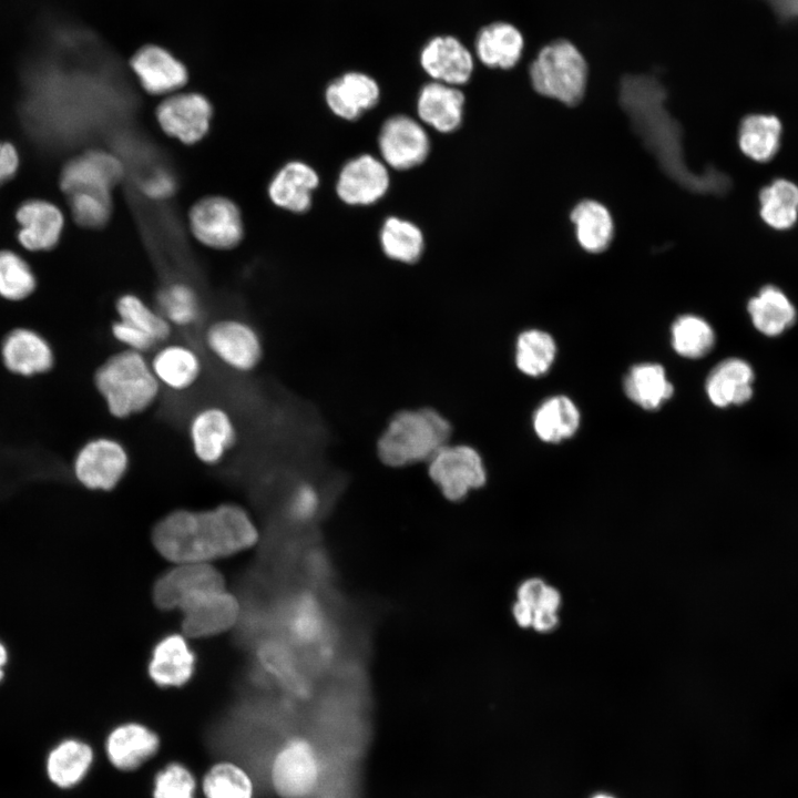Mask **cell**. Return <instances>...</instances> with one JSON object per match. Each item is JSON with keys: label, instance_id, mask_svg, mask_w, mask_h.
Masks as SVG:
<instances>
[{"label": "cell", "instance_id": "cell-1", "mask_svg": "<svg viewBox=\"0 0 798 798\" xmlns=\"http://www.w3.org/2000/svg\"><path fill=\"white\" fill-rule=\"evenodd\" d=\"M258 532L248 512L235 503L208 510L178 509L154 526L156 550L175 563H207L254 545Z\"/></svg>", "mask_w": 798, "mask_h": 798}, {"label": "cell", "instance_id": "cell-2", "mask_svg": "<svg viewBox=\"0 0 798 798\" xmlns=\"http://www.w3.org/2000/svg\"><path fill=\"white\" fill-rule=\"evenodd\" d=\"M94 383L109 413L122 420L149 410L162 388L145 354L124 348L96 369Z\"/></svg>", "mask_w": 798, "mask_h": 798}, {"label": "cell", "instance_id": "cell-3", "mask_svg": "<svg viewBox=\"0 0 798 798\" xmlns=\"http://www.w3.org/2000/svg\"><path fill=\"white\" fill-rule=\"evenodd\" d=\"M451 424L430 408L397 413L378 441V454L390 467L429 461L448 444Z\"/></svg>", "mask_w": 798, "mask_h": 798}, {"label": "cell", "instance_id": "cell-4", "mask_svg": "<svg viewBox=\"0 0 798 798\" xmlns=\"http://www.w3.org/2000/svg\"><path fill=\"white\" fill-rule=\"evenodd\" d=\"M528 75L535 94L570 108L583 101L590 81L585 58L573 43L562 39L538 52Z\"/></svg>", "mask_w": 798, "mask_h": 798}, {"label": "cell", "instance_id": "cell-5", "mask_svg": "<svg viewBox=\"0 0 798 798\" xmlns=\"http://www.w3.org/2000/svg\"><path fill=\"white\" fill-rule=\"evenodd\" d=\"M206 349L232 371L249 374L260 364L264 347L256 328L239 318H221L204 331Z\"/></svg>", "mask_w": 798, "mask_h": 798}, {"label": "cell", "instance_id": "cell-6", "mask_svg": "<svg viewBox=\"0 0 798 798\" xmlns=\"http://www.w3.org/2000/svg\"><path fill=\"white\" fill-rule=\"evenodd\" d=\"M130 453L126 447L112 437H98L88 441L74 460V474L88 489L114 490L130 469Z\"/></svg>", "mask_w": 798, "mask_h": 798}, {"label": "cell", "instance_id": "cell-7", "mask_svg": "<svg viewBox=\"0 0 798 798\" xmlns=\"http://www.w3.org/2000/svg\"><path fill=\"white\" fill-rule=\"evenodd\" d=\"M321 764L317 749L307 740L294 738L276 754L272 781L284 798H309L320 780Z\"/></svg>", "mask_w": 798, "mask_h": 798}, {"label": "cell", "instance_id": "cell-8", "mask_svg": "<svg viewBox=\"0 0 798 798\" xmlns=\"http://www.w3.org/2000/svg\"><path fill=\"white\" fill-rule=\"evenodd\" d=\"M187 433L195 458L207 467L222 463L238 440L233 416L218 405H206L195 410L190 417Z\"/></svg>", "mask_w": 798, "mask_h": 798}, {"label": "cell", "instance_id": "cell-9", "mask_svg": "<svg viewBox=\"0 0 798 798\" xmlns=\"http://www.w3.org/2000/svg\"><path fill=\"white\" fill-rule=\"evenodd\" d=\"M429 475L450 500H460L485 483L480 454L466 444H446L429 460Z\"/></svg>", "mask_w": 798, "mask_h": 798}, {"label": "cell", "instance_id": "cell-10", "mask_svg": "<svg viewBox=\"0 0 798 798\" xmlns=\"http://www.w3.org/2000/svg\"><path fill=\"white\" fill-rule=\"evenodd\" d=\"M188 221L195 238L212 248L234 247L243 237V219L238 207L222 196L198 201L191 208Z\"/></svg>", "mask_w": 798, "mask_h": 798}, {"label": "cell", "instance_id": "cell-11", "mask_svg": "<svg viewBox=\"0 0 798 798\" xmlns=\"http://www.w3.org/2000/svg\"><path fill=\"white\" fill-rule=\"evenodd\" d=\"M378 146L382 161L395 170H410L426 161L430 140L424 127L415 119L399 114L381 126Z\"/></svg>", "mask_w": 798, "mask_h": 798}, {"label": "cell", "instance_id": "cell-12", "mask_svg": "<svg viewBox=\"0 0 798 798\" xmlns=\"http://www.w3.org/2000/svg\"><path fill=\"white\" fill-rule=\"evenodd\" d=\"M213 109L209 101L195 92L173 93L156 109L162 130L185 144L202 140L208 132Z\"/></svg>", "mask_w": 798, "mask_h": 798}, {"label": "cell", "instance_id": "cell-13", "mask_svg": "<svg viewBox=\"0 0 798 798\" xmlns=\"http://www.w3.org/2000/svg\"><path fill=\"white\" fill-rule=\"evenodd\" d=\"M180 610L183 613V631L193 637L212 636L231 628L241 611L237 598L225 587L195 594Z\"/></svg>", "mask_w": 798, "mask_h": 798}, {"label": "cell", "instance_id": "cell-14", "mask_svg": "<svg viewBox=\"0 0 798 798\" xmlns=\"http://www.w3.org/2000/svg\"><path fill=\"white\" fill-rule=\"evenodd\" d=\"M390 176L383 161L361 154L349 160L340 170L336 192L348 205H371L385 196Z\"/></svg>", "mask_w": 798, "mask_h": 798}, {"label": "cell", "instance_id": "cell-15", "mask_svg": "<svg viewBox=\"0 0 798 798\" xmlns=\"http://www.w3.org/2000/svg\"><path fill=\"white\" fill-rule=\"evenodd\" d=\"M224 587L223 575L211 564L180 563L160 576L153 598L160 608L174 610L195 594Z\"/></svg>", "mask_w": 798, "mask_h": 798}, {"label": "cell", "instance_id": "cell-16", "mask_svg": "<svg viewBox=\"0 0 798 798\" xmlns=\"http://www.w3.org/2000/svg\"><path fill=\"white\" fill-rule=\"evenodd\" d=\"M420 64L433 81L453 86L467 83L474 68L470 51L452 35L432 38L420 53Z\"/></svg>", "mask_w": 798, "mask_h": 798}, {"label": "cell", "instance_id": "cell-17", "mask_svg": "<svg viewBox=\"0 0 798 798\" xmlns=\"http://www.w3.org/2000/svg\"><path fill=\"white\" fill-rule=\"evenodd\" d=\"M150 365L161 387L176 392L193 388L203 374L201 355L182 342L161 344L155 348Z\"/></svg>", "mask_w": 798, "mask_h": 798}, {"label": "cell", "instance_id": "cell-18", "mask_svg": "<svg viewBox=\"0 0 798 798\" xmlns=\"http://www.w3.org/2000/svg\"><path fill=\"white\" fill-rule=\"evenodd\" d=\"M131 66L143 89L151 94L174 93L187 82L185 65L158 45L139 49L131 59Z\"/></svg>", "mask_w": 798, "mask_h": 798}, {"label": "cell", "instance_id": "cell-19", "mask_svg": "<svg viewBox=\"0 0 798 798\" xmlns=\"http://www.w3.org/2000/svg\"><path fill=\"white\" fill-rule=\"evenodd\" d=\"M122 175L123 166L114 155L104 151H91L65 165L61 175V187L68 194L76 191L110 193Z\"/></svg>", "mask_w": 798, "mask_h": 798}, {"label": "cell", "instance_id": "cell-20", "mask_svg": "<svg viewBox=\"0 0 798 798\" xmlns=\"http://www.w3.org/2000/svg\"><path fill=\"white\" fill-rule=\"evenodd\" d=\"M380 99L375 79L362 72H347L330 82L325 91L329 110L338 117L354 121L372 109Z\"/></svg>", "mask_w": 798, "mask_h": 798}, {"label": "cell", "instance_id": "cell-21", "mask_svg": "<svg viewBox=\"0 0 798 798\" xmlns=\"http://www.w3.org/2000/svg\"><path fill=\"white\" fill-rule=\"evenodd\" d=\"M195 663V654L185 637L168 634L152 649L149 675L160 686L178 687L192 678Z\"/></svg>", "mask_w": 798, "mask_h": 798}, {"label": "cell", "instance_id": "cell-22", "mask_svg": "<svg viewBox=\"0 0 798 798\" xmlns=\"http://www.w3.org/2000/svg\"><path fill=\"white\" fill-rule=\"evenodd\" d=\"M464 94L458 86L432 81L423 85L417 101L422 123L440 133H452L462 123Z\"/></svg>", "mask_w": 798, "mask_h": 798}, {"label": "cell", "instance_id": "cell-23", "mask_svg": "<svg viewBox=\"0 0 798 798\" xmlns=\"http://www.w3.org/2000/svg\"><path fill=\"white\" fill-rule=\"evenodd\" d=\"M319 185L317 172L301 161L285 164L272 178L268 196L278 207L304 213L311 205L313 192Z\"/></svg>", "mask_w": 798, "mask_h": 798}, {"label": "cell", "instance_id": "cell-24", "mask_svg": "<svg viewBox=\"0 0 798 798\" xmlns=\"http://www.w3.org/2000/svg\"><path fill=\"white\" fill-rule=\"evenodd\" d=\"M20 224L19 242L30 250H44L53 247L63 228V215L53 204L45 201H29L17 212Z\"/></svg>", "mask_w": 798, "mask_h": 798}, {"label": "cell", "instance_id": "cell-25", "mask_svg": "<svg viewBox=\"0 0 798 798\" xmlns=\"http://www.w3.org/2000/svg\"><path fill=\"white\" fill-rule=\"evenodd\" d=\"M579 246L589 254H601L614 237V219L601 202L585 198L577 202L569 215Z\"/></svg>", "mask_w": 798, "mask_h": 798}, {"label": "cell", "instance_id": "cell-26", "mask_svg": "<svg viewBox=\"0 0 798 798\" xmlns=\"http://www.w3.org/2000/svg\"><path fill=\"white\" fill-rule=\"evenodd\" d=\"M522 33L507 22H493L483 27L475 39V53L488 68L509 70L514 68L523 52Z\"/></svg>", "mask_w": 798, "mask_h": 798}, {"label": "cell", "instance_id": "cell-27", "mask_svg": "<svg viewBox=\"0 0 798 798\" xmlns=\"http://www.w3.org/2000/svg\"><path fill=\"white\" fill-rule=\"evenodd\" d=\"M753 380L754 371L748 362L729 358L709 372L705 389L712 403L717 407L741 405L753 395Z\"/></svg>", "mask_w": 798, "mask_h": 798}, {"label": "cell", "instance_id": "cell-28", "mask_svg": "<svg viewBox=\"0 0 798 798\" xmlns=\"http://www.w3.org/2000/svg\"><path fill=\"white\" fill-rule=\"evenodd\" d=\"M158 748V738L140 724H124L109 736L106 749L110 760L120 769H133Z\"/></svg>", "mask_w": 798, "mask_h": 798}, {"label": "cell", "instance_id": "cell-29", "mask_svg": "<svg viewBox=\"0 0 798 798\" xmlns=\"http://www.w3.org/2000/svg\"><path fill=\"white\" fill-rule=\"evenodd\" d=\"M2 356L10 370L22 375L47 371L53 362L49 345L25 329H17L6 338Z\"/></svg>", "mask_w": 798, "mask_h": 798}, {"label": "cell", "instance_id": "cell-30", "mask_svg": "<svg viewBox=\"0 0 798 798\" xmlns=\"http://www.w3.org/2000/svg\"><path fill=\"white\" fill-rule=\"evenodd\" d=\"M754 326L767 336H778L796 321V309L788 297L777 287L768 285L760 289L747 305Z\"/></svg>", "mask_w": 798, "mask_h": 798}, {"label": "cell", "instance_id": "cell-31", "mask_svg": "<svg viewBox=\"0 0 798 798\" xmlns=\"http://www.w3.org/2000/svg\"><path fill=\"white\" fill-rule=\"evenodd\" d=\"M781 123L775 115L750 114L738 130V146L750 160L767 162L780 146Z\"/></svg>", "mask_w": 798, "mask_h": 798}, {"label": "cell", "instance_id": "cell-32", "mask_svg": "<svg viewBox=\"0 0 798 798\" xmlns=\"http://www.w3.org/2000/svg\"><path fill=\"white\" fill-rule=\"evenodd\" d=\"M624 390L637 406L653 410L673 396L674 387L661 365L641 364L631 368L624 380Z\"/></svg>", "mask_w": 798, "mask_h": 798}, {"label": "cell", "instance_id": "cell-33", "mask_svg": "<svg viewBox=\"0 0 798 798\" xmlns=\"http://www.w3.org/2000/svg\"><path fill=\"white\" fill-rule=\"evenodd\" d=\"M580 424V412L571 399L555 396L546 399L533 416V428L544 442H560L572 437Z\"/></svg>", "mask_w": 798, "mask_h": 798}, {"label": "cell", "instance_id": "cell-34", "mask_svg": "<svg viewBox=\"0 0 798 798\" xmlns=\"http://www.w3.org/2000/svg\"><path fill=\"white\" fill-rule=\"evenodd\" d=\"M380 244L388 258L405 264H413L423 253L424 237L415 223L390 216L382 224Z\"/></svg>", "mask_w": 798, "mask_h": 798}, {"label": "cell", "instance_id": "cell-35", "mask_svg": "<svg viewBox=\"0 0 798 798\" xmlns=\"http://www.w3.org/2000/svg\"><path fill=\"white\" fill-rule=\"evenodd\" d=\"M760 216L775 229H788L798 219V186L779 178L765 186L759 194Z\"/></svg>", "mask_w": 798, "mask_h": 798}, {"label": "cell", "instance_id": "cell-36", "mask_svg": "<svg viewBox=\"0 0 798 798\" xmlns=\"http://www.w3.org/2000/svg\"><path fill=\"white\" fill-rule=\"evenodd\" d=\"M92 761L91 748L79 740L69 739L55 747L48 758V775L59 787L79 782Z\"/></svg>", "mask_w": 798, "mask_h": 798}, {"label": "cell", "instance_id": "cell-37", "mask_svg": "<svg viewBox=\"0 0 798 798\" xmlns=\"http://www.w3.org/2000/svg\"><path fill=\"white\" fill-rule=\"evenodd\" d=\"M158 311L172 327L186 328L201 317V301L196 290L184 282H174L157 294Z\"/></svg>", "mask_w": 798, "mask_h": 798}, {"label": "cell", "instance_id": "cell-38", "mask_svg": "<svg viewBox=\"0 0 798 798\" xmlns=\"http://www.w3.org/2000/svg\"><path fill=\"white\" fill-rule=\"evenodd\" d=\"M117 318L150 336L158 346L166 342L173 327L158 311L135 294H123L115 300Z\"/></svg>", "mask_w": 798, "mask_h": 798}, {"label": "cell", "instance_id": "cell-39", "mask_svg": "<svg viewBox=\"0 0 798 798\" xmlns=\"http://www.w3.org/2000/svg\"><path fill=\"white\" fill-rule=\"evenodd\" d=\"M556 346L545 331L530 329L516 340L515 364L525 375L538 377L545 374L554 361Z\"/></svg>", "mask_w": 798, "mask_h": 798}, {"label": "cell", "instance_id": "cell-40", "mask_svg": "<svg viewBox=\"0 0 798 798\" xmlns=\"http://www.w3.org/2000/svg\"><path fill=\"white\" fill-rule=\"evenodd\" d=\"M714 342L713 328L698 316H679L672 326L673 348L683 357L700 358L710 351Z\"/></svg>", "mask_w": 798, "mask_h": 798}, {"label": "cell", "instance_id": "cell-41", "mask_svg": "<svg viewBox=\"0 0 798 798\" xmlns=\"http://www.w3.org/2000/svg\"><path fill=\"white\" fill-rule=\"evenodd\" d=\"M252 782L237 766L218 764L204 778L207 798H252Z\"/></svg>", "mask_w": 798, "mask_h": 798}, {"label": "cell", "instance_id": "cell-42", "mask_svg": "<svg viewBox=\"0 0 798 798\" xmlns=\"http://www.w3.org/2000/svg\"><path fill=\"white\" fill-rule=\"evenodd\" d=\"M35 286L28 264L17 254L0 252V295L18 300L27 297Z\"/></svg>", "mask_w": 798, "mask_h": 798}, {"label": "cell", "instance_id": "cell-43", "mask_svg": "<svg viewBox=\"0 0 798 798\" xmlns=\"http://www.w3.org/2000/svg\"><path fill=\"white\" fill-rule=\"evenodd\" d=\"M70 195V206L74 219L85 227H100L111 215L110 193L98 191H76Z\"/></svg>", "mask_w": 798, "mask_h": 798}, {"label": "cell", "instance_id": "cell-44", "mask_svg": "<svg viewBox=\"0 0 798 798\" xmlns=\"http://www.w3.org/2000/svg\"><path fill=\"white\" fill-rule=\"evenodd\" d=\"M257 656L264 669L280 683L296 692L303 690L293 658L283 645L276 642H265L258 648Z\"/></svg>", "mask_w": 798, "mask_h": 798}, {"label": "cell", "instance_id": "cell-45", "mask_svg": "<svg viewBox=\"0 0 798 798\" xmlns=\"http://www.w3.org/2000/svg\"><path fill=\"white\" fill-rule=\"evenodd\" d=\"M321 614L317 603L309 596H301L291 606L288 624L295 638L300 642L315 640L321 630Z\"/></svg>", "mask_w": 798, "mask_h": 798}, {"label": "cell", "instance_id": "cell-46", "mask_svg": "<svg viewBox=\"0 0 798 798\" xmlns=\"http://www.w3.org/2000/svg\"><path fill=\"white\" fill-rule=\"evenodd\" d=\"M194 788L191 773L180 764H171L155 779L154 798H193Z\"/></svg>", "mask_w": 798, "mask_h": 798}, {"label": "cell", "instance_id": "cell-47", "mask_svg": "<svg viewBox=\"0 0 798 798\" xmlns=\"http://www.w3.org/2000/svg\"><path fill=\"white\" fill-rule=\"evenodd\" d=\"M110 331L113 339L122 345L124 349L145 354L158 346L145 332L119 318L112 323Z\"/></svg>", "mask_w": 798, "mask_h": 798}, {"label": "cell", "instance_id": "cell-48", "mask_svg": "<svg viewBox=\"0 0 798 798\" xmlns=\"http://www.w3.org/2000/svg\"><path fill=\"white\" fill-rule=\"evenodd\" d=\"M319 504L317 491L310 484L298 485L289 499L288 513L297 521H305L311 518Z\"/></svg>", "mask_w": 798, "mask_h": 798}, {"label": "cell", "instance_id": "cell-49", "mask_svg": "<svg viewBox=\"0 0 798 798\" xmlns=\"http://www.w3.org/2000/svg\"><path fill=\"white\" fill-rule=\"evenodd\" d=\"M175 187L174 177L164 170H156L150 173L141 184L143 194L156 201L171 196Z\"/></svg>", "mask_w": 798, "mask_h": 798}, {"label": "cell", "instance_id": "cell-50", "mask_svg": "<svg viewBox=\"0 0 798 798\" xmlns=\"http://www.w3.org/2000/svg\"><path fill=\"white\" fill-rule=\"evenodd\" d=\"M545 586L540 579L528 580L519 587L518 598L520 602L536 608Z\"/></svg>", "mask_w": 798, "mask_h": 798}, {"label": "cell", "instance_id": "cell-51", "mask_svg": "<svg viewBox=\"0 0 798 798\" xmlns=\"http://www.w3.org/2000/svg\"><path fill=\"white\" fill-rule=\"evenodd\" d=\"M557 624V616L555 612L548 611L541 607L534 608L532 625L534 630L539 632H549L553 630Z\"/></svg>", "mask_w": 798, "mask_h": 798}, {"label": "cell", "instance_id": "cell-52", "mask_svg": "<svg viewBox=\"0 0 798 798\" xmlns=\"http://www.w3.org/2000/svg\"><path fill=\"white\" fill-rule=\"evenodd\" d=\"M561 604V596L560 593L551 586H545L543 590V593L541 595L539 606L541 608L556 612V610L560 607Z\"/></svg>", "mask_w": 798, "mask_h": 798}, {"label": "cell", "instance_id": "cell-53", "mask_svg": "<svg viewBox=\"0 0 798 798\" xmlns=\"http://www.w3.org/2000/svg\"><path fill=\"white\" fill-rule=\"evenodd\" d=\"M534 608L525 603L518 601L513 607V615L518 624L522 627L532 625Z\"/></svg>", "mask_w": 798, "mask_h": 798}, {"label": "cell", "instance_id": "cell-54", "mask_svg": "<svg viewBox=\"0 0 798 798\" xmlns=\"http://www.w3.org/2000/svg\"><path fill=\"white\" fill-rule=\"evenodd\" d=\"M777 11L787 17H798V0H769Z\"/></svg>", "mask_w": 798, "mask_h": 798}, {"label": "cell", "instance_id": "cell-55", "mask_svg": "<svg viewBox=\"0 0 798 798\" xmlns=\"http://www.w3.org/2000/svg\"><path fill=\"white\" fill-rule=\"evenodd\" d=\"M8 662V652L6 646L0 642V682L4 676V666Z\"/></svg>", "mask_w": 798, "mask_h": 798}, {"label": "cell", "instance_id": "cell-56", "mask_svg": "<svg viewBox=\"0 0 798 798\" xmlns=\"http://www.w3.org/2000/svg\"><path fill=\"white\" fill-rule=\"evenodd\" d=\"M591 798H616V797H614L610 794L598 792V794H595L594 796H592Z\"/></svg>", "mask_w": 798, "mask_h": 798}]
</instances>
